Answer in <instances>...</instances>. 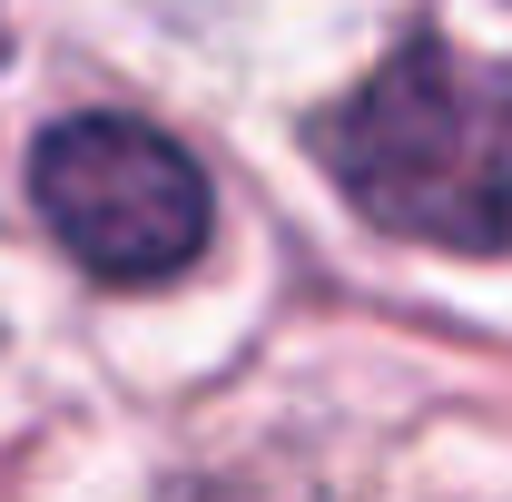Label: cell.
I'll use <instances>...</instances> for the list:
<instances>
[{
  "instance_id": "1",
  "label": "cell",
  "mask_w": 512,
  "mask_h": 502,
  "mask_svg": "<svg viewBox=\"0 0 512 502\" xmlns=\"http://www.w3.org/2000/svg\"><path fill=\"white\" fill-rule=\"evenodd\" d=\"M335 188L375 227L453 256H512V69L404 40L316 128Z\"/></svg>"
},
{
  "instance_id": "2",
  "label": "cell",
  "mask_w": 512,
  "mask_h": 502,
  "mask_svg": "<svg viewBox=\"0 0 512 502\" xmlns=\"http://www.w3.org/2000/svg\"><path fill=\"white\" fill-rule=\"evenodd\" d=\"M30 197H40L50 237L109 286H158V276L197 266V247H207L197 158L168 128L119 119V109H79L50 128L30 158Z\"/></svg>"
}]
</instances>
